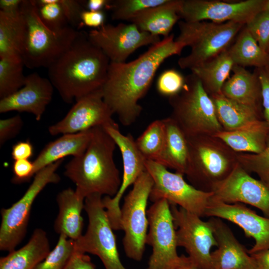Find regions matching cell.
<instances>
[{"instance_id": "6da1fadb", "label": "cell", "mask_w": 269, "mask_h": 269, "mask_svg": "<svg viewBox=\"0 0 269 269\" xmlns=\"http://www.w3.org/2000/svg\"><path fill=\"white\" fill-rule=\"evenodd\" d=\"M185 47L171 34L131 62H110L102 92L104 101L122 125L127 127L135 122L142 110L138 101L148 90L157 69Z\"/></svg>"}, {"instance_id": "7a4b0ae2", "label": "cell", "mask_w": 269, "mask_h": 269, "mask_svg": "<svg viewBox=\"0 0 269 269\" xmlns=\"http://www.w3.org/2000/svg\"><path fill=\"white\" fill-rule=\"evenodd\" d=\"M110 63L88 33L79 31L70 47L47 68L48 79L64 102L72 103L102 89Z\"/></svg>"}, {"instance_id": "3957f363", "label": "cell", "mask_w": 269, "mask_h": 269, "mask_svg": "<svg viewBox=\"0 0 269 269\" xmlns=\"http://www.w3.org/2000/svg\"><path fill=\"white\" fill-rule=\"evenodd\" d=\"M92 131L86 150L65 165L64 174L76 185V192L85 198L93 194L113 197L122 183L114 160L117 145L103 127L94 128Z\"/></svg>"}, {"instance_id": "277c9868", "label": "cell", "mask_w": 269, "mask_h": 269, "mask_svg": "<svg viewBox=\"0 0 269 269\" xmlns=\"http://www.w3.org/2000/svg\"><path fill=\"white\" fill-rule=\"evenodd\" d=\"M21 12L24 26L21 56L25 66L48 68L72 44L79 31L71 26L54 31L41 20L34 0H23Z\"/></svg>"}, {"instance_id": "5b68a950", "label": "cell", "mask_w": 269, "mask_h": 269, "mask_svg": "<svg viewBox=\"0 0 269 269\" xmlns=\"http://www.w3.org/2000/svg\"><path fill=\"white\" fill-rule=\"evenodd\" d=\"M172 112L170 117L186 136L214 135L223 128L220 123L214 102L199 79L193 73L185 77L182 90L169 97Z\"/></svg>"}, {"instance_id": "8992f818", "label": "cell", "mask_w": 269, "mask_h": 269, "mask_svg": "<svg viewBox=\"0 0 269 269\" xmlns=\"http://www.w3.org/2000/svg\"><path fill=\"white\" fill-rule=\"evenodd\" d=\"M177 39L191 48L178 61L181 69L191 70L228 49L245 25L233 21L215 23L200 21L178 22Z\"/></svg>"}, {"instance_id": "52a82bcc", "label": "cell", "mask_w": 269, "mask_h": 269, "mask_svg": "<svg viewBox=\"0 0 269 269\" xmlns=\"http://www.w3.org/2000/svg\"><path fill=\"white\" fill-rule=\"evenodd\" d=\"M147 215L146 244L152 249L147 269H196L188 256L177 254L176 228L168 201L153 202Z\"/></svg>"}, {"instance_id": "ba28073f", "label": "cell", "mask_w": 269, "mask_h": 269, "mask_svg": "<svg viewBox=\"0 0 269 269\" xmlns=\"http://www.w3.org/2000/svg\"><path fill=\"white\" fill-rule=\"evenodd\" d=\"M187 138L189 157L186 175L195 185L207 183L210 189L213 183L225 178L238 162L237 154L216 137L199 135Z\"/></svg>"}, {"instance_id": "9c48e42d", "label": "cell", "mask_w": 269, "mask_h": 269, "mask_svg": "<svg viewBox=\"0 0 269 269\" xmlns=\"http://www.w3.org/2000/svg\"><path fill=\"white\" fill-rule=\"evenodd\" d=\"M63 161L60 159L38 171L23 196L10 207L1 210L0 251L14 250L24 239L34 200L47 185L60 181L56 170Z\"/></svg>"}, {"instance_id": "30bf717a", "label": "cell", "mask_w": 269, "mask_h": 269, "mask_svg": "<svg viewBox=\"0 0 269 269\" xmlns=\"http://www.w3.org/2000/svg\"><path fill=\"white\" fill-rule=\"evenodd\" d=\"M153 185L151 176L145 170L133 184L121 208L124 251L128 258L136 261L141 260L145 249L148 227L146 207Z\"/></svg>"}, {"instance_id": "8fae6325", "label": "cell", "mask_w": 269, "mask_h": 269, "mask_svg": "<svg viewBox=\"0 0 269 269\" xmlns=\"http://www.w3.org/2000/svg\"><path fill=\"white\" fill-rule=\"evenodd\" d=\"M84 209L88 217V225L85 234L75 241V250L98 256L105 269H127L120 260L102 195L93 194L86 197Z\"/></svg>"}, {"instance_id": "7c38bea8", "label": "cell", "mask_w": 269, "mask_h": 269, "mask_svg": "<svg viewBox=\"0 0 269 269\" xmlns=\"http://www.w3.org/2000/svg\"><path fill=\"white\" fill-rule=\"evenodd\" d=\"M145 167L153 181L149 198L151 201L166 199L170 204L178 205L200 217L205 216L213 195L212 191L196 188L187 183L183 174L171 172L155 161L145 160Z\"/></svg>"}, {"instance_id": "4fadbf2b", "label": "cell", "mask_w": 269, "mask_h": 269, "mask_svg": "<svg viewBox=\"0 0 269 269\" xmlns=\"http://www.w3.org/2000/svg\"><path fill=\"white\" fill-rule=\"evenodd\" d=\"M175 227L177 247H183L196 269H213L211 249L217 246L209 220L181 207L170 204Z\"/></svg>"}, {"instance_id": "5bb4252c", "label": "cell", "mask_w": 269, "mask_h": 269, "mask_svg": "<svg viewBox=\"0 0 269 269\" xmlns=\"http://www.w3.org/2000/svg\"><path fill=\"white\" fill-rule=\"evenodd\" d=\"M266 0L237 2L220 0H181L178 14L186 22L209 20L215 23L229 21L246 25L264 9Z\"/></svg>"}, {"instance_id": "9a60e30c", "label": "cell", "mask_w": 269, "mask_h": 269, "mask_svg": "<svg viewBox=\"0 0 269 269\" xmlns=\"http://www.w3.org/2000/svg\"><path fill=\"white\" fill-rule=\"evenodd\" d=\"M209 191L216 200L228 204H247L269 217V186L252 177L238 162L225 178L213 183Z\"/></svg>"}, {"instance_id": "2e32d148", "label": "cell", "mask_w": 269, "mask_h": 269, "mask_svg": "<svg viewBox=\"0 0 269 269\" xmlns=\"http://www.w3.org/2000/svg\"><path fill=\"white\" fill-rule=\"evenodd\" d=\"M91 42L100 48L111 62H125L138 48L153 45L159 36L140 30L134 23L104 24L88 33Z\"/></svg>"}, {"instance_id": "e0dca14e", "label": "cell", "mask_w": 269, "mask_h": 269, "mask_svg": "<svg viewBox=\"0 0 269 269\" xmlns=\"http://www.w3.org/2000/svg\"><path fill=\"white\" fill-rule=\"evenodd\" d=\"M120 149L123 163V176L120 188L113 197L105 196L102 202L114 230H122L120 201L125 192L133 185L145 170V159L139 151L131 134L124 135L118 127H104Z\"/></svg>"}, {"instance_id": "ac0fdd59", "label": "cell", "mask_w": 269, "mask_h": 269, "mask_svg": "<svg viewBox=\"0 0 269 269\" xmlns=\"http://www.w3.org/2000/svg\"><path fill=\"white\" fill-rule=\"evenodd\" d=\"M113 113L103 99L102 89L84 96L76 103L67 115L48 128L52 135L76 134L97 127H118Z\"/></svg>"}, {"instance_id": "d6986e66", "label": "cell", "mask_w": 269, "mask_h": 269, "mask_svg": "<svg viewBox=\"0 0 269 269\" xmlns=\"http://www.w3.org/2000/svg\"><path fill=\"white\" fill-rule=\"evenodd\" d=\"M205 216L230 221L253 238L255 244L248 253L253 254L269 249V217H263L242 203L228 204L213 197L206 208Z\"/></svg>"}, {"instance_id": "ffe728a7", "label": "cell", "mask_w": 269, "mask_h": 269, "mask_svg": "<svg viewBox=\"0 0 269 269\" xmlns=\"http://www.w3.org/2000/svg\"><path fill=\"white\" fill-rule=\"evenodd\" d=\"M54 86L48 78L33 72L25 77L24 86L19 90L0 100V113L11 111L27 112L40 121L50 103Z\"/></svg>"}, {"instance_id": "44dd1931", "label": "cell", "mask_w": 269, "mask_h": 269, "mask_svg": "<svg viewBox=\"0 0 269 269\" xmlns=\"http://www.w3.org/2000/svg\"><path fill=\"white\" fill-rule=\"evenodd\" d=\"M217 249L211 252L213 269H257L255 258L248 253L221 219L211 217Z\"/></svg>"}, {"instance_id": "7402d4cb", "label": "cell", "mask_w": 269, "mask_h": 269, "mask_svg": "<svg viewBox=\"0 0 269 269\" xmlns=\"http://www.w3.org/2000/svg\"><path fill=\"white\" fill-rule=\"evenodd\" d=\"M85 199L71 188L58 194L59 212L54 224L56 233L74 241L82 235L84 222L81 213L84 209Z\"/></svg>"}, {"instance_id": "603a6c76", "label": "cell", "mask_w": 269, "mask_h": 269, "mask_svg": "<svg viewBox=\"0 0 269 269\" xmlns=\"http://www.w3.org/2000/svg\"><path fill=\"white\" fill-rule=\"evenodd\" d=\"M92 135V129L76 133L63 134L49 142L33 161L34 174L46 166L67 156L81 155L86 150Z\"/></svg>"}, {"instance_id": "cb8c5ba5", "label": "cell", "mask_w": 269, "mask_h": 269, "mask_svg": "<svg viewBox=\"0 0 269 269\" xmlns=\"http://www.w3.org/2000/svg\"><path fill=\"white\" fill-rule=\"evenodd\" d=\"M233 74L224 84L221 93L227 98L253 107L260 111L262 102L261 87L256 71L235 65Z\"/></svg>"}, {"instance_id": "d4e9b609", "label": "cell", "mask_w": 269, "mask_h": 269, "mask_svg": "<svg viewBox=\"0 0 269 269\" xmlns=\"http://www.w3.org/2000/svg\"><path fill=\"white\" fill-rule=\"evenodd\" d=\"M269 127L265 120L251 122L232 131L222 130L213 135L234 151L258 153L266 147Z\"/></svg>"}, {"instance_id": "484cf974", "label": "cell", "mask_w": 269, "mask_h": 269, "mask_svg": "<svg viewBox=\"0 0 269 269\" xmlns=\"http://www.w3.org/2000/svg\"><path fill=\"white\" fill-rule=\"evenodd\" d=\"M165 128L163 148L157 162L176 172L186 174L189 164V147L186 135L170 117L162 119Z\"/></svg>"}, {"instance_id": "4316f807", "label": "cell", "mask_w": 269, "mask_h": 269, "mask_svg": "<svg viewBox=\"0 0 269 269\" xmlns=\"http://www.w3.org/2000/svg\"><path fill=\"white\" fill-rule=\"evenodd\" d=\"M50 251L46 232L37 228L26 244L0 258V269H34L45 259Z\"/></svg>"}, {"instance_id": "83f0119b", "label": "cell", "mask_w": 269, "mask_h": 269, "mask_svg": "<svg viewBox=\"0 0 269 269\" xmlns=\"http://www.w3.org/2000/svg\"><path fill=\"white\" fill-rule=\"evenodd\" d=\"M180 2L181 0H168L162 4L145 9L130 21L142 31L167 37L180 18Z\"/></svg>"}, {"instance_id": "f1b7e54d", "label": "cell", "mask_w": 269, "mask_h": 269, "mask_svg": "<svg viewBox=\"0 0 269 269\" xmlns=\"http://www.w3.org/2000/svg\"><path fill=\"white\" fill-rule=\"evenodd\" d=\"M235 64L228 49L191 69L209 96L220 94Z\"/></svg>"}, {"instance_id": "f546056e", "label": "cell", "mask_w": 269, "mask_h": 269, "mask_svg": "<svg viewBox=\"0 0 269 269\" xmlns=\"http://www.w3.org/2000/svg\"><path fill=\"white\" fill-rule=\"evenodd\" d=\"M218 120L225 131H232L255 121L262 120L260 111L238 103L222 93L210 96Z\"/></svg>"}, {"instance_id": "4dcf8cb0", "label": "cell", "mask_w": 269, "mask_h": 269, "mask_svg": "<svg viewBox=\"0 0 269 269\" xmlns=\"http://www.w3.org/2000/svg\"><path fill=\"white\" fill-rule=\"evenodd\" d=\"M228 50L235 64L245 67H269V53L263 50L251 34L245 25Z\"/></svg>"}, {"instance_id": "1f68e13d", "label": "cell", "mask_w": 269, "mask_h": 269, "mask_svg": "<svg viewBox=\"0 0 269 269\" xmlns=\"http://www.w3.org/2000/svg\"><path fill=\"white\" fill-rule=\"evenodd\" d=\"M24 31L21 12L13 18L0 11V58H21Z\"/></svg>"}, {"instance_id": "d6a6232c", "label": "cell", "mask_w": 269, "mask_h": 269, "mask_svg": "<svg viewBox=\"0 0 269 269\" xmlns=\"http://www.w3.org/2000/svg\"><path fill=\"white\" fill-rule=\"evenodd\" d=\"M164 140L165 128L162 119L150 123L135 141L145 160L157 162L163 148Z\"/></svg>"}, {"instance_id": "836d02e7", "label": "cell", "mask_w": 269, "mask_h": 269, "mask_svg": "<svg viewBox=\"0 0 269 269\" xmlns=\"http://www.w3.org/2000/svg\"><path fill=\"white\" fill-rule=\"evenodd\" d=\"M24 64L21 58H0V99L14 93L24 85Z\"/></svg>"}, {"instance_id": "e575fe53", "label": "cell", "mask_w": 269, "mask_h": 269, "mask_svg": "<svg viewBox=\"0 0 269 269\" xmlns=\"http://www.w3.org/2000/svg\"><path fill=\"white\" fill-rule=\"evenodd\" d=\"M168 0H110L107 9L111 11L114 20H128L145 9L157 6Z\"/></svg>"}, {"instance_id": "d590c367", "label": "cell", "mask_w": 269, "mask_h": 269, "mask_svg": "<svg viewBox=\"0 0 269 269\" xmlns=\"http://www.w3.org/2000/svg\"><path fill=\"white\" fill-rule=\"evenodd\" d=\"M75 250V241L60 234L55 248L34 269H64Z\"/></svg>"}, {"instance_id": "8d00e7d4", "label": "cell", "mask_w": 269, "mask_h": 269, "mask_svg": "<svg viewBox=\"0 0 269 269\" xmlns=\"http://www.w3.org/2000/svg\"><path fill=\"white\" fill-rule=\"evenodd\" d=\"M38 14L43 24L54 31L70 26L58 0H34Z\"/></svg>"}, {"instance_id": "74e56055", "label": "cell", "mask_w": 269, "mask_h": 269, "mask_svg": "<svg viewBox=\"0 0 269 269\" xmlns=\"http://www.w3.org/2000/svg\"><path fill=\"white\" fill-rule=\"evenodd\" d=\"M240 165L248 172H254L260 179L269 186V134L264 149L258 153L237 154Z\"/></svg>"}, {"instance_id": "f35d334b", "label": "cell", "mask_w": 269, "mask_h": 269, "mask_svg": "<svg viewBox=\"0 0 269 269\" xmlns=\"http://www.w3.org/2000/svg\"><path fill=\"white\" fill-rule=\"evenodd\" d=\"M245 26L260 47L269 53V12L262 10Z\"/></svg>"}, {"instance_id": "ab89813d", "label": "cell", "mask_w": 269, "mask_h": 269, "mask_svg": "<svg viewBox=\"0 0 269 269\" xmlns=\"http://www.w3.org/2000/svg\"><path fill=\"white\" fill-rule=\"evenodd\" d=\"M185 77L175 69L164 71L158 77L156 82L158 92L162 96L170 97L177 95L182 89Z\"/></svg>"}, {"instance_id": "60d3db41", "label": "cell", "mask_w": 269, "mask_h": 269, "mask_svg": "<svg viewBox=\"0 0 269 269\" xmlns=\"http://www.w3.org/2000/svg\"><path fill=\"white\" fill-rule=\"evenodd\" d=\"M60 3L68 24L71 27L76 29L83 26L81 15L85 10L84 1L76 0H58Z\"/></svg>"}, {"instance_id": "b9f144b4", "label": "cell", "mask_w": 269, "mask_h": 269, "mask_svg": "<svg viewBox=\"0 0 269 269\" xmlns=\"http://www.w3.org/2000/svg\"><path fill=\"white\" fill-rule=\"evenodd\" d=\"M23 122L21 116L15 115L0 120V146L15 137L20 132Z\"/></svg>"}, {"instance_id": "7bdbcfd3", "label": "cell", "mask_w": 269, "mask_h": 269, "mask_svg": "<svg viewBox=\"0 0 269 269\" xmlns=\"http://www.w3.org/2000/svg\"><path fill=\"white\" fill-rule=\"evenodd\" d=\"M13 177L11 181L14 184H20L28 181L34 176V165L29 159L14 160L12 164Z\"/></svg>"}, {"instance_id": "ee69618b", "label": "cell", "mask_w": 269, "mask_h": 269, "mask_svg": "<svg viewBox=\"0 0 269 269\" xmlns=\"http://www.w3.org/2000/svg\"><path fill=\"white\" fill-rule=\"evenodd\" d=\"M260 80L265 121L269 127V67L257 68Z\"/></svg>"}, {"instance_id": "f6af8a7d", "label": "cell", "mask_w": 269, "mask_h": 269, "mask_svg": "<svg viewBox=\"0 0 269 269\" xmlns=\"http://www.w3.org/2000/svg\"><path fill=\"white\" fill-rule=\"evenodd\" d=\"M64 269H95V266L89 256L75 250Z\"/></svg>"}, {"instance_id": "bcb514c9", "label": "cell", "mask_w": 269, "mask_h": 269, "mask_svg": "<svg viewBox=\"0 0 269 269\" xmlns=\"http://www.w3.org/2000/svg\"><path fill=\"white\" fill-rule=\"evenodd\" d=\"M33 152V146L30 141H19L13 145L11 155L14 160L29 159Z\"/></svg>"}, {"instance_id": "7dc6e473", "label": "cell", "mask_w": 269, "mask_h": 269, "mask_svg": "<svg viewBox=\"0 0 269 269\" xmlns=\"http://www.w3.org/2000/svg\"><path fill=\"white\" fill-rule=\"evenodd\" d=\"M81 19L83 26L94 29L98 28L105 24V15L103 10L92 11L85 9L81 15Z\"/></svg>"}, {"instance_id": "c3c4849f", "label": "cell", "mask_w": 269, "mask_h": 269, "mask_svg": "<svg viewBox=\"0 0 269 269\" xmlns=\"http://www.w3.org/2000/svg\"><path fill=\"white\" fill-rule=\"evenodd\" d=\"M23 0H0V11L13 18L21 15V6Z\"/></svg>"}, {"instance_id": "681fc988", "label": "cell", "mask_w": 269, "mask_h": 269, "mask_svg": "<svg viewBox=\"0 0 269 269\" xmlns=\"http://www.w3.org/2000/svg\"><path fill=\"white\" fill-rule=\"evenodd\" d=\"M255 259L257 269H269V249L251 254Z\"/></svg>"}, {"instance_id": "f907efd6", "label": "cell", "mask_w": 269, "mask_h": 269, "mask_svg": "<svg viewBox=\"0 0 269 269\" xmlns=\"http://www.w3.org/2000/svg\"><path fill=\"white\" fill-rule=\"evenodd\" d=\"M110 0H89L84 1V6L86 10L92 11H102L106 8Z\"/></svg>"}, {"instance_id": "816d5d0a", "label": "cell", "mask_w": 269, "mask_h": 269, "mask_svg": "<svg viewBox=\"0 0 269 269\" xmlns=\"http://www.w3.org/2000/svg\"><path fill=\"white\" fill-rule=\"evenodd\" d=\"M263 10L269 12V0H266Z\"/></svg>"}]
</instances>
